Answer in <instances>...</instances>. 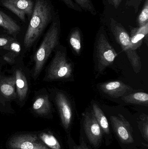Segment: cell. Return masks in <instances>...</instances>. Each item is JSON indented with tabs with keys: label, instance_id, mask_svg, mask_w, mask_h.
Here are the masks:
<instances>
[{
	"label": "cell",
	"instance_id": "obj_10",
	"mask_svg": "<svg viewBox=\"0 0 148 149\" xmlns=\"http://www.w3.org/2000/svg\"><path fill=\"white\" fill-rule=\"evenodd\" d=\"M100 88L103 93L114 98L123 97L134 90L130 86L120 81L102 83L100 85Z\"/></svg>",
	"mask_w": 148,
	"mask_h": 149
},
{
	"label": "cell",
	"instance_id": "obj_8",
	"mask_svg": "<svg viewBox=\"0 0 148 149\" xmlns=\"http://www.w3.org/2000/svg\"><path fill=\"white\" fill-rule=\"evenodd\" d=\"M111 124L118 139L124 144L134 142L132 129L129 122L122 115L110 116Z\"/></svg>",
	"mask_w": 148,
	"mask_h": 149
},
{
	"label": "cell",
	"instance_id": "obj_12",
	"mask_svg": "<svg viewBox=\"0 0 148 149\" xmlns=\"http://www.w3.org/2000/svg\"><path fill=\"white\" fill-rule=\"evenodd\" d=\"M15 80L18 97L20 100H23L26 98L28 88L26 77L20 70L16 71Z\"/></svg>",
	"mask_w": 148,
	"mask_h": 149
},
{
	"label": "cell",
	"instance_id": "obj_1",
	"mask_svg": "<svg viewBox=\"0 0 148 149\" xmlns=\"http://www.w3.org/2000/svg\"><path fill=\"white\" fill-rule=\"evenodd\" d=\"M52 17L51 5L46 0H36L24 38L26 48L33 44L42 33Z\"/></svg>",
	"mask_w": 148,
	"mask_h": 149
},
{
	"label": "cell",
	"instance_id": "obj_24",
	"mask_svg": "<svg viewBox=\"0 0 148 149\" xmlns=\"http://www.w3.org/2000/svg\"><path fill=\"white\" fill-rule=\"evenodd\" d=\"M2 3V4H3L4 7L8 9L9 10L12 11L15 15H16L21 20H22L23 22L25 21V14L24 12L19 10L17 8L14 6L13 4L6 1L5 0H3Z\"/></svg>",
	"mask_w": 148,
	"mask_h": 149
},
{
	"label": "cell",
	"instance_id": "obj_9",
	"mask_svg": "<svg viewBox=\"0 0 148 149\" xmlns=\"http://www.w3.org/2000/svg\"><path fill=\"white\" fill-rule=\"evenodd\" d=\"M55 100L63 126L64 129L68 130L70 127L73 120L71 103L67 97L61 92L56 94Z\"/></svg>",
	"mask_w": 148,
	"mask_h": 149
},
{
	"label": "cell",
	"instance_id": "obj_7",
	"mask_svg": "<svg viewBox=\"0 0 148 149\" xmlns=\"http://www.w3.org/2000/svg\"><path fill=\"white\" fill-rule=\"evenodd\" d=\"M83 127L89 141L94 148L99 147L101 143L103 130L93 112H86L84 115Z\"/></svg>",
	"mask_w": 148,
	"mask_h": 149
},
{
	"label": "cell",
	"instance_id": "obj_16",
	"mask_svg": "<svg viewBox=\"0 0 148 149\" xmlns=\"http://www.w3.org/2000/svg\"><path fill=\"white\" fill-rule=\"evenodd\" d=\"M92 112L103 131L106 134H109L110 131L107 117L101 108L95 102L92 104Z\"/></svg>",
	"mask_w": 148,
	"mask_h": 149
},
{
	"label": "cell",
	"instance_id": "obj_29",
	"mask_svg": "<svg viewBox=\"0 0 148 149\" xmlns=\"http://www.w3.org/2000/svg\"><path fill=\"white\" fill-rule=\"evenodd\" d=\"M9 40L5 38L0 37V46H4L9 43Z\"/></svg>",
	"mask_w": 148,
	"mask_h": 149
},
{
	"label": "cell",
	"instance_id": "obj_17",
	"mask_svg": "<svg viewBox=\"0 0 148 149\" xmlns=\"http://www.w3.org/2000/svg\"><path fill=\"white\" fill-rule=\"evenodd\" d=\"M0 26L10 34L16 33L20 30V26L10 17L1 11H0Z\"/></svg>",
	"mask_w": 148,
	"mask_h": 149
},
{
	"label": "cell",
	"instance_id": "obj_30",
	"mask_svg": "<svg viewBox=\"0 0 148 149\" xmlns=\"http://www.w3.org/2000/svg\"><path fill=\"white\" fill-rule=\"evenodd\" d=\"M122 0H113L112 4L116 8H117L120 4Z\"/></svg>",
	"mask_w": 148,
	"mask_h": 149
},
{
	"label": "cell",
	"instance_id": "obj_27",
	"mask_svg": "<svg viewBox=\"0 0 148 149\" xmlns=\"http://www.w3.org/2000/svg\"><path fill=\"white\" fill-rule=\"evenodd\" d=\"M9 47V49L10 50L14 52H17V53L20 52V49H21L20 45L16 42L12 43Z\"/></svg>",
	"mask_w": 148,
	"mask_h": 149
},
{
	"label": "cell",
	"instance_id": "obj_18",
	"mask_svg": "<svg viewBox=\"0 0 148 149\" xmlns=\"http://www.w3.org/2000/svg\"><path fill=\"white\" fill-rule=\"evenodd\" d=\"M13 4L17 8L24 12L25 14L31 15L34 9V3L32 0H5Z\"/></svg>",
	"mask_w": 148,
	"mask_h": 149
},
{
	"label": "cell",
	"instance_id": "obj_28",
	"mask_svg": "<svg viewBox=\"0 0 148 149\" xmlns=\"http://www.w3.org/2000/svg\"><path fill=\"white\" fill-rule=\"evenodd\" d=\"M73 149H89L87 146V144L85 143V141L83 139H82L80 145H74L73 147Z\"/></svg>",
	"mask_w": 148,
	"mask_h": 149
},
{
	"label": "cell",
	"instance_id": "obj_31",
	"mask_svg": "<svg viewBox=\"0 0 148 149\" xmlns=\"http://www.w3.org/2000/svg\"><path fill=\"white\" fill-rule=\"evenodd\" d=\"M108 1L109 2V3H111L112 4V1H113V0H108Z\"/></svg>",
	"mask_w": 148,
	"mask_h": 149
},
{
	"label": "cell",
	"instance_id": "obj_26",
	"mask_svg": "<svg viewBox=\"0 0 148 149\" xmlns=\"http://www.w3.org/2000/svg\"><path fill=\"white\" fill-rule=\"evenodd\" d=\"M142 0H127L126 4L128 6H133L134 8L136 13L137 12L139 9V5Z\"/></svg>",
	"mask_w": 148,
	"mask_h": 149
},
{
	"label": "cell",
	"instance_id": "obj_23",
	"mask_svg": "<svg viewBox=\"0 0 148 149\" xmlns=\"http://www.w3.org/2000/svg\"><path fill=\"white\" fill-rule=\"evenodd\" d=\"M139 122L140 129L141 131L143 137L148 141V116L144 114L141 115Z\"/></svg>",
	"mask_w": 148,
	"mask_h": 149
},
{
	"label": "cell",
	"instance_id": "obj_19",
	"mask_svg": "<svg viewBox=\"0 0 148 149\" xmlns=\"http://www.w3.org/2000/svg\"><path fill=\"white\" fill-rule=\"evenodd\" d=\"M39 138L46 146L50 149H61L58 140L51 134L43 132L40 134Z\"/></svg>",
	"mask_w": 148,
	"mask_h": 149
},
{
	"label": "cell",
	"instance_id": "obj_13",
	"mask_svg": "<svg viewBox=\"0 0 148 149\" xmlns=\"http://www.w3.org/2000/svg\"><path fill=\"white\" fill-rule=\"evenodd\" d=\"M34 111L40 115L46 116L51 111V105L47 95H43L36 99L33 104Z\"/></svg>",
	"mask_w": 148,
	"mask_h": 149
},
{
	"label": "cell",
	"instance_id": "obj_15",
	"mask_svg": "<svg viewBox=\"0 0 148 149\" xmlns=\"http://www.w3.org/2000/svg\"><path fill=\"white\" fill-rule=\"evenodd\" d=\"M69 42L70 47L77 55H80L82 50V37L81 30L78 28L73 29L70 33Z\"/></svg>",
	"mask_w": 148,
	"mask_h": 149
},
{
	"label": "cell",
	"instance_id": "obj_2",
	"mask_svg": "<svg viewBox=\"0 0 148 149\" xmlns=\"http://www.w3.org/2000/svg\"><path fill=\"white\" fill-rule=\"evenodd\" d=\"M60 22L59 19L51 24L43 40L35 54L34 76L36 79L40 74L49 57L58 45L60 40Z\"/></svg>",
	"mask_w": 148,
	"mask_h": 149
},
{
	"label": "cell",
	"instance_id": "obj_25",
	"mask_svg": "<svg viewBox=\"0 0 148 149\" xmlns=\"http://www.w3.org/2000/svg\"><path fill=\"white\" fill-rule=\"evenodd\" d=\"M61 1L63 2L70 8L79 12H82V9L73 0H61Z\"/></svg>",
	"mask_w": 148,
	"mask_h": 149
},
{
	"label": "cell",
	"instance_id": "obj_5",
	"mask_svg": "<svg viewBox=\"0 0 148 149\" xmlns=\"http://www.w3.org/2000/svg\"><path fill=\"white\" fill-rule=\"evenodd\" d=\"M73 64L68 60L66 50H58L48 68L45 78L47 81L66 79L73 74Z\"/></svg>",
	"mask_w": 148,
	"mask_h": 149
},
{
	"label": "cell",
	"instance_id": "obj_3",
	"mask_svg": "<svg viewBox=\"0 0 148 149\" xmlns=\"http://www.w3.org/2000/svg\"><path fill=\"white\" fill-rule=\"evenodd\" d=\"M94 54L95 68L99 74L102 73L108 67L113 64L117 56V53L103 29L98 33L96 40Z\"/></svg>",
	"mask_w": 148,
	"mask_h": 149
},
{
	"label": "cell",
	"instance_id": "obj_22",
	"mask_svg": "<svg viewBox=\"0 0 148 149\" xmlns=\"http://www.w3.org/2000/svg\"><path fill=\"white\" fill-rule=\"evenodd\" d=\"M139 27H142L148 23V0H146L142 10L137 18Z\"/></svg>",
	"mask_w": 148,
	"mask_h": 149
},
{
	"label": "cell",
	"instance_id": "obj_21",
	"mask_svg": "<svg viewBox=\"0 0 148 149\" xmlns=\"http://www.w3.org/2000/svg\"><path fill=\"white\" fill-rule=\"evenodd\" d=\"M82 10L90 12L92 15H96V11L91 0H74Z\"/></svg>",
	"mask_w": 148,
	"mask_h": 149
},
{
	"label": "cell",
	"instance_id": "obj_6",
	"mask_svg": "<svg viewBox=\"0 0 148 149\" xmlns=\"http://www.w3.org/2000/svg\"><path fill=\"white\" fill-rule=\"evenodd\" d=\"M7 146L9 149H50L33 134L14 136L7 142Z\"/></svg>",
	"mask_w": 148,
	"mask_h": 149
},
{
	"label": "cell",
	"instance_id": "obj_20",
	"mask_svg": "<svg viewBox=\"0 0 148 149\" xmlns=\"http://www.w3.org/2000/svg\"><path fill=\"white\" fill-rule=\"evenodd\" d=\"M15 79H10L3 80L0 85V90L2 93L7 97H11L15 93Z\"/></svg>",
	"mask_w": 148,
	"mask_h": 149
},
{
	"label": "cell",
	"instance_id": "obj_11",
	"mask_svg": "<svg viewBox=\"0 0 148 149\" xmlns=\"http://www.w3.org/2000/svg\"><path fill=\"white\" fill-rule=\"evenodd\" d=\"M148 23L142 27L132 28L130 32L131 49L136 50L141 45L143 39H148Z\"/></svg>",
	"mask_w": 148,
	"mask_h": 149
},
{
	"label": "cell",
	"instance_id": "obj_14",
	"mask_svg": "<svg viewBox=\"0 0 148 149\" xmlns=\"http://www.w3.org/2000/svg\"><path fill=\"white\" fill-rule=\"evenodd\" d=\"M122 100L128 104L143 105L147 107L148 95L144 92H137L127 95L121 97Z\"/></svg>",
	"mask_w": 148,
	"mask_h": 149
},
{
	"label": "cell",
	"instance_id": "obj_4",
	"mask_svg": "<svg viewBox=\"0 0 148 149\" xmlns=\"http://www.w3.org/2000/svg\"><path fill=\"white\" fill-rule=\"evenodd\" d=\"M110 26L116 40L126 53L134 71L139 73L141 70V61L136 50L131 49L130 36L121 24L114 18H110Z\"/></svg>",
	"mask_w": 148,
	"mask_h": 149
}]
</instances>
